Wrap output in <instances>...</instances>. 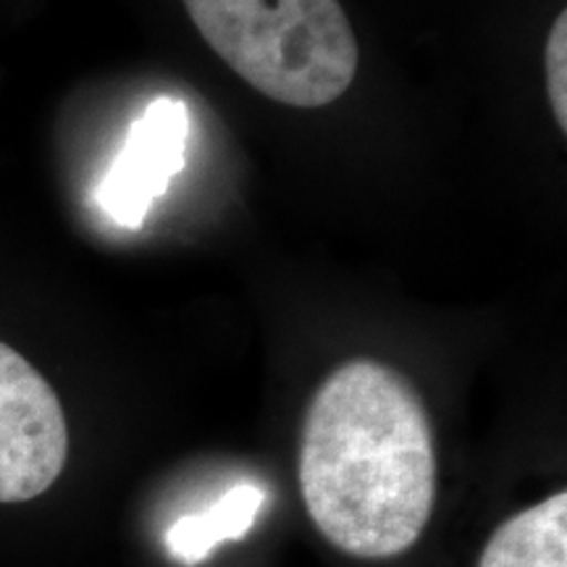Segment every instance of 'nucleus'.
Masks as SVG:
<instances>
[{"label":"nucleus","instance_id":"423d86ee","mask_svg":"<svg viewBox=\"0 0 567 567\" xmlns=\"http://www.w3.org/2000/svg\"><path fill=\"white\" fill-rule=\"evenodd\" d=\"M266 494L260 486L237 484L197 515H184L166 530V549L176 563L200 565L218 544L239 542L255 526Z\"/></svg>","mask_w":567,"mask_h":567},{"label":"nucleus","instance_id":"7ed1b4c3","mask_svg":"<svg viewBox=\"0 0 567 567\" xmlns=\"http://www.w3.org/2000/svg\"><path fill=\"white\" fill-rule=\"evenodd\" d=\"M66 460L69 425L59 394L24 354L0 342V502L45 494Z\"/></svg>","mask_w":567,"mask_h":567},{"label":"nucleus","instance_id":"39448f33","mask_svg":"<svg viewBox=\"0 0 567 567\" xmlns=\"http://www.w3.org/2000/svg\"><path fill=\"white\" fill-rule=\"evenodd\" d=\"M478 567H567V494L557 492L502 523Z\"/></svg>","mask_w":567,"mask_h":567},{"label":"nucleus","instance_id":"0eeeda50","mask_svg":"<svg viewBox=\"0 0 567 567\" xmlns=\"http://www.w3.org/2000/svg\"><path fill=\"white\" fill-rule=\"evenodd\" d=\"M544 66H547V90L551 111L559 130L567 132V13L563 11L551 24L547 38V51H544Z\"/></svg>","mask_w":567,"mask_h":567},{"label":"nucleus","instance_id":"20e7f679","mask_svg":"<svg viewBox=\"0 0 567 567\" xmlns=\"http://www.w3.org/2000/svg\"><path fill=\"white\" fill-rule=\"evenodd\" d=\"M189 116L179 97L161 95L132 124L124 151L97 189V203L113 221L130 229L145 224L147 210L184 168Z\"/></svg>","mask_w":567,"mask_h":567},{"label":"nucleus","instance_id":"f03ea898","mask_svg":"<svg viewBox=\"0 0 567 567\" xmlns=\"http://www.w3.org/2000/svg\"><path fill=\"white\" fill-rule=\"evenodd\" d=\"M210 51L268 101L323 109L350 90L360 45L339 0H182Z\"/></svg>","mask_w":567,"mask_h":567},{"label":"nucleus","instance_id":"f257e3e1","mask_svg":"<svg viewBox=\"0 0 567 567\" xmlns=\"http://www.w3.org/2000/svg\"><path fill=\"white\" fill-rule=\"evenodd\" d=\"M300 492L344 555L386 559L413 547L434 513L436 450L405 375L358 358L318 386L302 423Z\"/></svg>","mask_w":567,"mask_h":567}]
</instances>
